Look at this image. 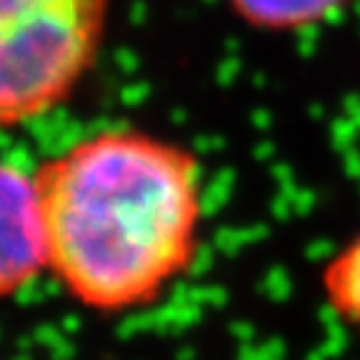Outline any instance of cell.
I'll list each match as a JSON object with an SVG mask.
<instances>
[{"mask_svg": "<svg viewBox=\"0 0 360 360\" xmlns=\"http://www.w3.org/2000/svg\"><path fill=\"white\" fill-rule=\"evenodd\" d=\"M48 273L83 308H148L200 250L202 175L191 148L135 128L85 135L35 170Z\"/></svg>", "mask_w": 360, "mask_h": 360, "instance_id": "cell-1", "label": "cell"}, {"mask_svg": "<svg viewBox=\"0 0 360 360\" xmlns=\"http://www.w3.org/2000/svg\"><path fill=\"white\" fill-rule=\"evenodd\" d=\"M110 0H0V128H18L73 96L93 70Z\"/></svg>", "mask_w": 360, "mask_h": 360, "instance_id": "cell-2", "label": "cell"}, {"mask_svg": "<svg viewBox=\"0 0 360 360\" xmlns=\"http://www.w3.org/2000/svg\"><path fill=\"white\" fill-rule=\"evenodd\" d=\"M48 273L43 210L35 173L0 158V300Z\"/></svg>", "mask_w": 360, "mask_h": 360, "instance_id": "cell-3", "label": "cell"}, {"mask_svg": "<svg viewBox=\"0 0 360 360\" xmlns=\"http://www.w3.org/2000/svg\"><path fill=\"white\" fill-rule=\"evenodd\" d=\"M243 22L268 33H300L340 18L355 0H225Z\"/></svg>", "mask_w": 360, "mask_h": 360, "instance_id": "cell-4", "label": "cell"}, {"mask_svg": "<svg viewBox=\"0 0 360 360\" xmlns=\"http://www.w3.org/2000/svg\"><path fill=\"white\" fill-rule=\"evenodd\" d=\"M318 281L333 315L360 338V228L326 260Z\"/></svg>", "mask_w": 360, "mask_h": 360, "instance_id": "cell-5", "label": "cell"}]
</instances>
